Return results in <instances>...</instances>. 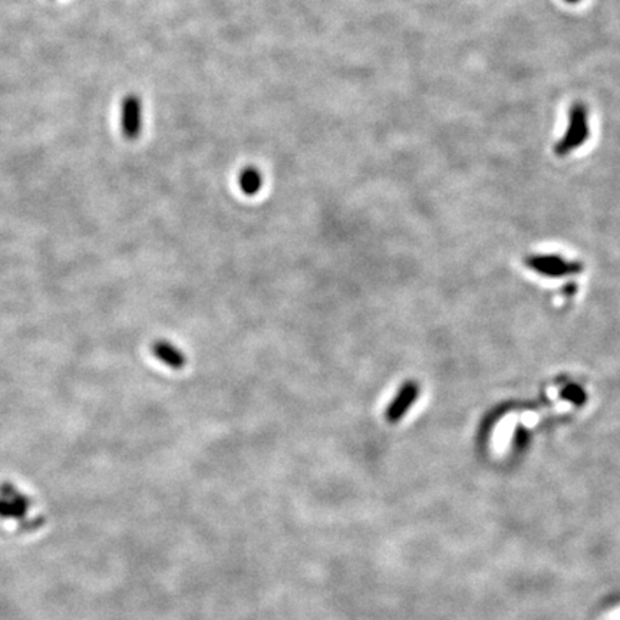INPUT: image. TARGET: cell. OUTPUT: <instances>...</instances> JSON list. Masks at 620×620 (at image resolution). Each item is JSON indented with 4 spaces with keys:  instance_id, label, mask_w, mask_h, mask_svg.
<instances>
[{
    "instance_id": "obj_1",
    "label": "cell",
    "mask_w": 620,
    "mask_h": 620,
    "mask_svg": "<svg viewBox=\"0 0 620 620\" xmlns=\"http://www.w3.org/2000/svg\"><path fill=\"white\" fill-rule=\"evenodd\" d=\"M589 136H590L589 109L585 104L576 102L570 108L567 129L564 132V136L560 138V141L556 144L555 152L559 157H566V155L582 147L589 140Z\"/></svg>"
},
{
    "instance_id": "obj_2",
    "label": "cell",
    "mask_w": 620,
    "mask_h": 620,
    "mask_svg": "<svg viewBox=\"0 0 620 620\" xmlns=\"http://www.w3.org/2000/svg\"><path fill=\"white\" fill-rule=\"evenodd\" d=\"M121 129L125 138L136 140L142 129V104L136 95L124 98L121 105Z\"/></svg>"
},
{
    "instance_id": "obj_3",
    "label": "cell",
    "mask_w": 620,
    "mask_h": 620,
    "mask_svg": "<svg viewBox=\"0 0 620 620\" xmlns=\"http://www.w3.org/2000/svg\"><path fill=\"white\" fill-rule=\"evenodd\" d=\"M527 266L537 273L547 275L550 277H560L569 273L580 270L576 263H569L557 256H535L527 259Z\"/></svg>"
},
{
    "instance_id": "obj_4",
    "label": "cell",
    "mask_w": 620,
    "mask_h": 620,
    "mask_svg": "<svg viewBox=\"0 0 620 620\" xmlns=\"http://www.w3.org/2000/svg\"><path fill=\"white\" fill-rule=\"evenodd\" d=\"M419 393V386L415 382H407L401 386L400 392L396 393V396L392 400V402L389 404V407L386 408L385 416L388 419V423L395 424L398 421L402 419L407 414V411L414 405V402L416 401Z\"/></svg>"
},
{
    "instance_id": "obj_5",
    "label": "cell",
    "mask_w": 620,
    "mask_h": 620,
    "mask_svg": "<svg viewBox=\"0 0 620 620\" xmlns=\"http://www.w3.org/2000/svg\"><path fill=\"white\" fill-rule=\"evenodd\" d=\"M152 353L160 362L167 365L171 369L180 370L187 365V357L184 353L170 343L168 341H157L152 343Z\"/></svg>"
},
{
    "instance_id": "obj_6",
    "label": "cell",
    "mask_w": 620,
    "mask_h": 620,
    "mask_svg": "<svg viewBox=\"0 0 620 620\" xmlns=\"http://www.w3.org/2000/svg\"><path fill=\"white\" fill-rule=\"evenodd\" d=\"M240 190L246 195H256L263 186V177L256 167L243 168L238 174Z\"/></svg>"
},
{
    "instance_id": "obj_7",
    "label": "cell",
    "mask_w": 620,
    "mask_h": 620,
    "mask_svg": "<svg viewBox=\"0 0 620 620\" xmlns=\"http://www.w3.org/2000/svg\"><path fill=\"white\" fill-rule=\"evenodd\" d=\"M0 497H3V498H6V500H9V501H12L15 504H19L22 507H25V508H28V510L32 507L31 498L28 496H25L24 493H20L16 489V487L12 482H9V481L0 482Z\"/></svg>"
},
{
    "instance_id": "obj_8",
    "label": "cell",
    "mask_w": 620,
    "mask_h": 620,
    "mask_svg": "<svg viewBox=\"0 0 620 620\" xmlns=\"http://www.w3.org/2000/svg\"><path fill=\"white\" fill-rule=\"evenodd\" d=\"M28 508L22 507L19 504H15L3 497H0V519H15V520H25L28 516Z\"/></svg>"
},
{
    "instance_id": "obj_9",
    "label": "cell",
    "mask_w": 620,
    "mask_h": 620,
    "mask_svg": "<svg viewBox=\"0 0 620 620\" xmlns=\"http://www.w3.org/2000/svg\"><path fill=\"white\" fill-rule=\"evenodd\" d=\"M45 517L43 516H38V517H33V519H25V520H22L20 521V524H19V528L20 530H24V531H33V530H36V528H39V527H42L43 524H45Z\"/></svg>"
},
{
    "instance_id": "obj_10",
    "label": "cell",
    "mask_w": 620,
    "mask_h": 620,
    "mask_svg": "<svg viewBox=\"0 0 620 620\" xmlns=\"http://www.w3.org/2000/svg\"><path fill=\"white\" fill-rule=\"evenodd\" d=\"M567 3H578V2H580V0H566Z\"/></svg>"
}]
</instances>
